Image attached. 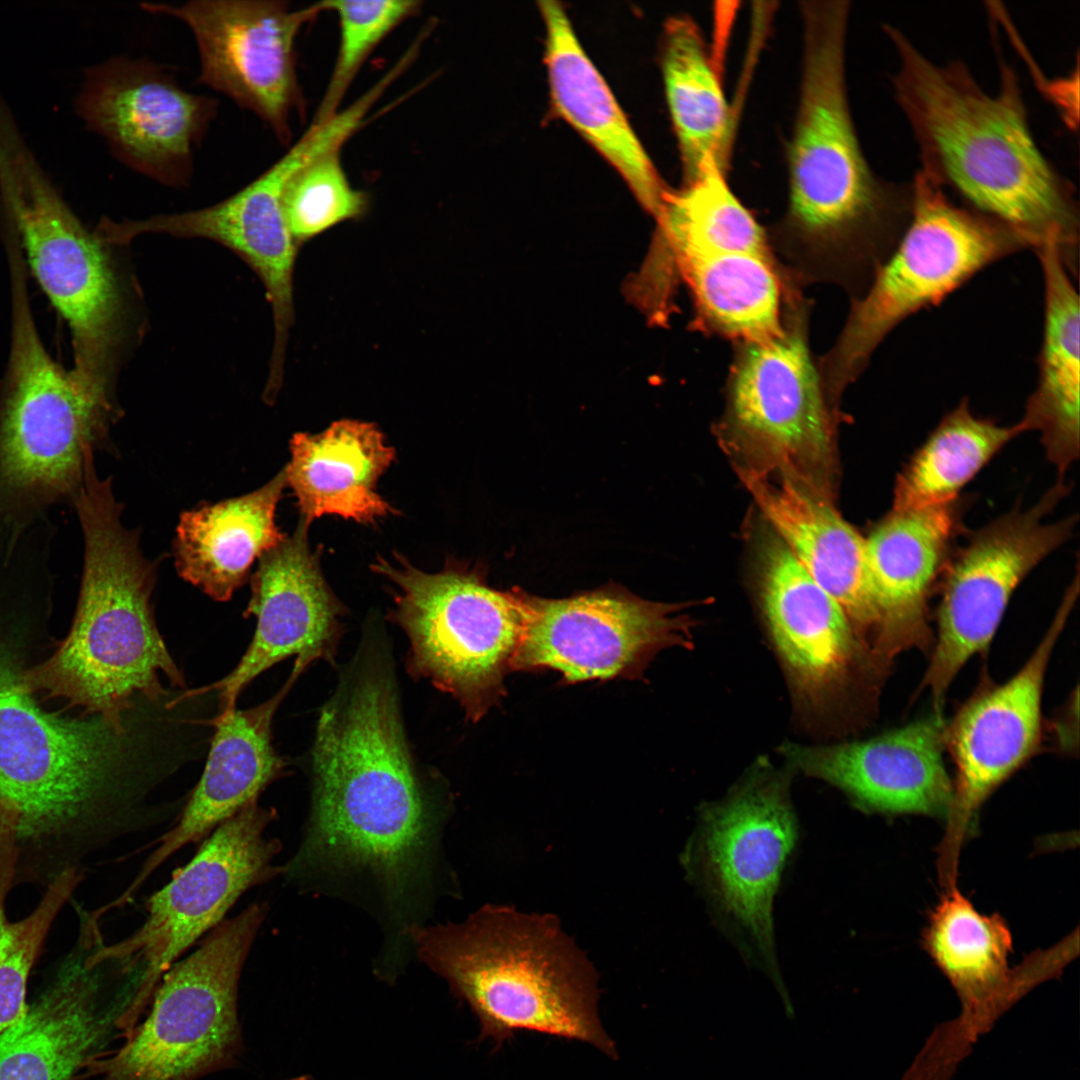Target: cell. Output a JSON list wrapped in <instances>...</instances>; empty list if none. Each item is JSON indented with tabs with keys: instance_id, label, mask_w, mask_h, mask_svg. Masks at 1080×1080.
I'll list each match as a JSON object with an SVG mask.
<instances>
[{
	"instance_id": "52a82bcc",
	"label": "cell",
	"mask_w": 1080,
	"mask_h": 1080,
	"mask_svg": "<svg viewBox=\"0 0 1080 1080\" xmlns=\"http://www.w3.org/2000/svg\"><path fill=\"white\" fill-rule=\"evenodd\" d=\"M12 333L0 387V541L58 506L73 509L91 453L111 451L119 416L111 392L60 367L46 351L27 295L25 266L9 259Z\"/></svg>"
},
{
	"instance_id": "83f0119b",
	"label": "cell",
	"mask_w": 1080,
	"mask_h": 1080,
	"mask_svg": "<svg viewBox=\"0 0 1080 1080\" xmlns=\"http://www.w3.org/2000/svg\"><path fill=\"white\" fill-rule=\"evenodd\" d=\"M925 944L962 1003L961 1015L929 1041L941 1061L955 1066L1013 1000L1007 965L1011 935L1000 916L979 913L953 890L931 915Z\"/></svg>"
},
{
	"instance_id": "d4e9b609",
	"label": "cell",
	"mask_w": 1080,
	"mask_h": 1080,
	"mask_svg": "<svg viewBox=\"0 0 1080 1080\" xmlns=\"http://www.w3.org/2000/svg\"><path fill=\"white\" fill-rule=\"evenodd\" d=\"M303 672L294 667L284 686L265 702L245 710L236 707L208 723L214 734L202 776L176 823L153 846L135 878L110 905L129 904L148 878L182 847L202 842L217 826L282 776L287 763L272 742L273 717Z\"/></svg>"
},
{
	"instance_id": "ac0fdd59",
	"label": "cell",
	"mask_w": 1080,
	"mask_h": 1080,
	"mask_svg": "<svg viewBox=\"0 0 1080 1080\" xmlns=\"http://www.w3.org/2000/svg\"><path fill=\"white\" fill-rule=\"evenodd\" d=\"M75 106L120 163L158 184L183 189L192 182L195 152L219 102L187 91L168 66L118 55L86 69Z\"/></svg>"
},
{
	"instance_id": "cb8c5ba5",
	"label": "cell",
	"mask_w": 1080,
	"mask_h": 1080,
	"mask_svg": "<svg viewBox=\"0 0 1080 1080\" xmlns=\"http://www.w3.org/2000/svg\"><path fill=\"white\" fill-rule=\"evenodd\" d=\"M946 725L935 712L868 740L792 744L782 752L806 775L838 787L865 810L945 814L954 795L943 759Z\"/></svg>"
},
{
	"instance_id": "e0dca14e",
	"label": "cell",
	"mask_w": 1080,
	"mask_h": 1080,
	"mask_svg": "<svg viewBox=\"0 0 1080 1080\" xmlns=\"http://www.w3.org/2000/svg\"><path fill=\"white\" fill-rule=\"evenodd\" d=\"M140 7L185 24L198 51V82L257 116L281 144L290 143L291 118L304 106L296 39L323 11L319 2L297 10L281 0L144 2Z\"/></svg>"
},
{
	"instance_id": "4316f807",
	"label": "cell",
	"mask_w": 1080,
	"mask_h": 1080,
	"mask_svg": "<svg viewBox=\"0 0 1080 1080\" xmlns=\"http://www.w3.org/2000/svg\"><path fill=\"white\" fill-rule=\"evenodd\" d=\"M957 524L955 502L892 508L865 538L866 567L878 616L875 654L886 668L899 653L931 643L928 598L947 565Z\"/></svg>"
},
{
	"instance_id": "4dcf8cb0",
	"label": "cell",
	"mask_w": 1080,
	"mask_h": 1080,
	"mask_svg": "<svg viewBox=\"0 0 1080 1080\" xmlns=\"http://www.w3.org/2000/svg\"><path fill=\"white\" fill-rule=\"evenodd\" d=\"M1044 280V325L1038 382L1027 399L1023 432L1040 434L1048 461L1063 479L1079 456L1080 302L1058 245L1034 249Z\"/></svg>"
},
{
	"instance_id": "f1b7e54d",
	"label": "cell",
	"mask_w": 1080,
	"mask_h": 1080,
	"mask_svg": "<svg viewBox=\"0 0 1080 1080\" xmlns=\"http://www.w3.org/2000/svg\"><path fill=\"white\" fill-rule=\"evenodd\" d=\"M546 30L545 64L554 110L623 177L656 216L668 188L601 73L583 50L563 6L540 1Z\"/></svg>"
},
{
	"instance_id": "9c48e42d",
	"label": "cell",
	"mask_w": 1080,
	"mask_h": 1080,
	"mask_svg": "<svg viewBox=\"0 0 1080 1080\" xmlns=\"http://www.w3.org/2000/svg\"><path fill=\"white\" fill-rule=\"evenodd\" d=\"M268 906L253 902L175 962L142 1022L85 1068L90 1080H197L234 1067L243 1050L238 989Z\"/></svg>"
},
{
	"instance_id": "836d02e7",
	"label": "cell",
	"mask_w": 1080,
	"mask_h": 1080,
	"mask_svg": "<svg viewBox=\"0 0 1080 1080\" xmlns=\"http://www.w3.org/2000/svg\"><path fill=\"white\" fill-rule=\"evenodd\" d=\"M704 329L738 343L780 335L795 284L773 251L708 250L675 259Z\"/></svg>"
},
{
	"instance_id": "5b68a950",
	"label": "cell",
	"mask_w": 1080,
	"mask_h": 1080,
	"mask_svg": "<svg viewBox=\"0 0 1080 1080\" xmlns=\"http://www.w3.org/2000/svg\"><path fill=\"white\" fill-rule=\"evenodd\" d=\"M122 508L112 478H100L90 459L73 506L84 541L73 624L58 648L27 673L36 692L115 724L143 701L168 699L160 674L174 688L186 686L156 626L155 566L142 554L136 531L124 527Z\"/></svg>"
},
{
	"instance_id": "5bb4252c",
	"label": "cell",
	"mask_w": 1080,
	"mask_h": 1080,
	"mask_svg": "<svg viewBox=\"0 0 1080 1080\" xmlns=\"http://www.w3.org/2000/svg\"><path fill=\"white\" fill-rule=\"evenodd\" d=\"M277 814L254 800L217 826L192 859L146 900V918L119 942L101 952L141 969L143 983L133 1017L138 1023L165 972L197 941L225 920L250 889L265 884L284 867L275 863L280 841L266 832Z\"/></svg>"
},
{
	"instance_id": "d6a6232c",
	"label": "cell",
	"mask_w": 1080,
	"mask_h": 1080,
	"mask_svg": "<svg viewBox=\"0 0 1080 1080\" xmlns=\"http://www.w3.org/2000/svg\"><path fill=\"white\" fill-rule=\"evenodd\" d=\"M660 64L683 185L714 172L726 174L733 116L713 57L690 17L673 16L666 21Z\"/></svg>"
},
{
	"instance_id": "d590c367",
	"label": "cell",
	"mask_w": 1080,
	"mask_h": 1080,
	"mask_svg": "<svg viewBox=\"0 0 1080 1080\" xmlns=\"http://www.w3.org/2000/svg\"><path fill=\"white\" fill-rule=\"evenodd\" d=\"M368 197L354 189L342 168L340 149L310 160L288 179L282 211L290 235L298 245L343 221L362 216Z\"/></svg>"
},
{
	"instance_id": "ffe728a7",
	"label": "cell",
	"mask_w": 1080,
	"mask_h": 1080,
	"mask_svg": "<svg viewBox=\"0 0 1080 1080\" xmlns=\"http://www.w3.org/2000/svg\"><path fill=\"white\" fill-rule=\"evenodd\" d=\"M26 1015L0 1034V1080H71L124 1039L138 989L117 963L76 942Z\"/></svg>"
},
{
	"instance_id": "6da1fadb",
	"label": "cell",
	"mask_w": 1080,
	"mask_h": 1080,
	"mask_svg": "<svg viewBox=\"0 0 1080 1080\" xmlns=\"http://www.w3.org/2000/svg\"><path fill=\"white\" fill-rule=\"evenodd\" d=\"M54 590L33 572L0 567V811L14 819V888L45 889L114 841L171 818L169 803L150 796L173 766L153 759L137 710L115 724L37 701L27 673Z\"/></svg>"
},
{
	"instance_id": "7a4b0ae2",
	"label": "cell",
	"mask_w": 1080,
	"mask_h": 1080,
	"mask_svg": "<svg viewBox=\"0 0 1080 1080\" xmlns=\"http://www.w3.org/2000/svg\"><path fill=\"white\" fill-rule=\"evenodd\" d=\"M799 9L802 70L787 149L788 204L768 239L797 285L830 282L855 299L907 228L912 186L880 178L860 145L846 82L849 2L801 1Z\"/></svg>"
},
{
	"instance_id": "9a60e30c",
	"label": "cell",
	"mask_w": 1080,
	"mask_h": 1080,
	"mask_svg": "<svg viewBox=\"0 0 1080 1080\" xmlns=\"http://www.w3.org/2000/svg\"><path fill=\"white\" fill-rule=\"evenodd\" d=\"M1068 491L1058 479L1033 506L1015 507L970 534L946 565L937 640L921 685L937 713L962 667L989 646L1017 586L1071 538L1077 516L1045 521Z\"/></svg>"
},
{
	"instance_id": "8fae6325",
	"label": "cell",
	"mask_w": 1080,
	"mask_h": 1080,
	"mask_svg": "<svg viewBox=\"0 0 1080 1080\" xmlns=\"http://www.w3.org/2000/svg\"><path fill=\"white\" fill-rule=\"evenodd\" d=\"M0 198L24 261L72 336V371L111 392L122 300L106 246L68 207L12 128L0 131Z\"/></svg>"
},
{
	"instance_id": "3957f363",
	"label": "cell",
	"mask_w": 1080,
	"mask_h": 1080,
	"mask_svg": "<svg viewBox=\"0 0 1080 1080\" xmlns=\"http://www.w3.org/2000/svg\"><path fill=\"white\" fill-rule=\"evenodd\" d=\"M370 639L321 708L311 753L312 806L302 843L283 874L368 869L393 888L424 850L428 808L406 737L394 666Z\"/></svg>"
},
{
	"instance_id": "8992f818",
	"label": "cell",
	"mask_w": 1080,
	"mask_h": 1080,
	"mask_svg": "<svg viewBox=\"0 0 1080 1080\" xmlns=\"http://www.w3.org/2000/svg\"><path fill=\"white\" fill-rule=\"evenodd\" d=\"M421 960L500 1046L518 1031L580 1041L617 1057L597 1014L596 974L551 915L488 905L463 923L412 931Z\"/></svg>"
},
{
	"instance_id": "603a6c76",
	"label": "cell",
	"mask_w": 1080,
	"mask_h": 1080,
	"mask_svg": "<svg viewBox=\"0 0 1080 1080\" xmlns=\"http://www.w3.org/2000/svg\"><path fill=\"white\" fill-rule=\"evenodd\" d=\"M1078 587L1075 577L1047 632L1022 668L1004 683L980 690L946 725V748L957 771L950 812L958 823L969 820L987 796L1037 750L1046 669Z\"/></svg>"
},
{
	"instance_id": "8d00e7d4",
	"label": "cell",
	"mask_w": 1080,
	"mask_h": 1080,
	"mask_svg": "<svg viewBox=\"0 0 1080 1080\" xmlns=\"http://www.w3.org/2000/svg\"><path fill=\"white\" fill-rule=\"evenodd\" d=\"M322 10L337 14L340 43L336 62L313 124H321L338 113L339 105L359 72L380 42L420 9L414 0L319 2Z\"/></svg>"
},
{
	"instance_id": "30bf717a",
	"label": "cell",
	"mask_w": 1080,
	"mask_h": 1080,
	"mask_svg": "<svg viewBox=\"0 0 1080 1080\" xmlns=\"http://www.w3.org/2000/svg\"><path fill=\"white\" fill-rule=\"evenodd\" d=\"M372 569L396 587L388 618L407 636V671L429 680L477 722L505 696L524 626L521 591L491 588L473 571L436 573L395 555Z\"/></svg>"
},
{
	"instance_id": "2e32d148",
	"label": "cell",
	"mask_w": 1080,
	"mask_h": 1080,
	"mask_svg": "<svg viewBox=\"0 0 1080 1080\" xmlns=\"http://www.w3.org/2000/svg\"><path fill=\"white\" fill-rule=\"evenodd\" d=\"M524 626L513 671L551 669L566 684L639 679L666 648L692 647L684 606L642 599L617 586L568 598L521 591Z\"/></svg>"
},
{
	"instance_id": "484cf974",
	"label": "cell",
	"mask_w": 1080,
	"mask_h": 1080,
	"mask_svg": "<svg viewBox=\"0 0 1080 1080\" xmlns=\"http://www.w3.org/2000/svg\"><path fill=\"white\" fill-rule=\"evenodd\" d=\"M736 469L776 535L839 603L859 639L875 655L878 616L865 538L836 510L831 496L811 485L784 473Z\"/></svg>"
},
{
	"instance_id": "e575fe53",
	"label": "cell",
	"mask_w": 1080,
	"mask_h": 1080,
	"mask_svg": "<svg viewBox=\"0 0 1080 1080\" xmlns=\"http://www.w3.org/2000/svg\"><path fill=\"white\" fill-rule=\"evenodd\" d=\"M1018 422L1001 426L975 415L963 399L947 413L898 474L893 509L955 502L959 492L1012 439Z\"/></svg>"
},
{
	"instance_id": "7c38bea8",
	"label": "cell",
	"mask_w": 1080,
	"mask_h": 1080,
	"mask_svg": "<svg viewBox=\"0 0 1080 1080\" xmlns=\"http://www.w3.org/2000/svg\"><path fill=\"white\" fill-rule=\"evenodd\" d=\"M798 825L784 776L758 767L701 809L683 854L686 872L746 960L790 1001L777 965L773 904Z\"/></svg>"
},
{
	"instance_id": "4fadbf2b",
	"label": "cell",
	"mask_w": 1080,
	"mask_h": 1080,
	"mask_svg": "<svg viewBox=\"0 0 1080 1080\" xmlns=\"http://www.w3.org/2000/svg\"><path fill=\"white\" fill-rule=\"evenodd\" d=\"M808 304H785L780 335L738 343L723 426L744 467L784 473L832 497L834 412L809 344Z\"/></svg>"
},
{
	"instance_id": "1f68e13d",
	"label": "cell",
	"mask_w": 1080,
	"mask_h": 1080,
	"mask_svg": "<svg viewBox=\"0 0 1080 1080\" xmlns=\"http://www.w3.org/2000/svg\"><path fill=\"white\" fill-rule=\"evenodd\" d=\"M284 468L253 492L181 514L174 541L178 574L215 601H228L252 563L286 535L275 522Z\"/></svg>"
},
{
	"instance_id": "74e56055",
	"label": "cell",
	"mask_w": 1080,
	"mask_h": 1080,
	"mask_svg": "<svg viewBox=\"0 0 1080 1080\" xmlns=\"http://www.w3.org/2000/svg\"><path fill=\"white\" fill-rule=\"evenodd\" d=\"M285 1080H315V1079L313 1077H311V1076H308V1075H300V1076L292 1077V1078L285 1079Z\"/></svg>"
},
{
	"instance_id": "277c9868",
	"label": "cell",
	"mask_w": 1080,
	"mask_h": 1080,
	"mask_svg": "<svg viewBox=\"0 0 1080 1080\" xmlns=\"http://www.w3.org/2000/svg\"><path fill=\"white\" fill-rule=\"evenodd\" d=\"M884 29L897 53L893 89L919 149V171L1033 250L1054 241L1076 276L1078 202L1035 141L1014 69L998 54L991 95L961 61L937 64L898 28Z\"/></svg>"
},
{
	"instance_id": "f546056e",
	"label": "cell",
	"mask_w": 1080,
	"mask_h": 1080,
	"mask_svg": "<svg viewBox=\"0 0 1080 1080\" xmlns=\"http://www.w3.org/2000/svg\"><path fill=\"white\" fill-rule=\"evenodd\" d=\"M290 453L287 485L308 527L326 514L369 524L396 513L376 491L395 451L375 424L342 419L317 434L295 433Z\"/></svg>"
},
{
	"instance_id": "d6986e66",
	"label": "cell",
	"mask_w": 1080,
	"mask_h": 1080,
	"mask_svg": "<svg viewBox=\"0 0 1080 1080\" xmlns=\"http://www.w3.org/2000/svg\"><path fill=\"white\" fill-rule=\"evenodd\" d=\"M334 147L329 130L309 127L272 166L220 202L137 220L103 217L96 233L105 245H124L140 235L157 233L206 238L234 251L266 289L275 331L270 374L280 376L294 314L292 275L297 251L283 216V189L296 170Z\"/></svg>"
},
{
	"instance_id": "ba28073f",
	"label": "cell",
	"mask_w": 1080,
	"mask_h": 1080,
	"mask_svg": "<svg viewBox=\"0 0 1080 1080\" xmlns=\"http://www.w3.org/2000/svg\"><path fill=\"white\" fill-rule=\"evenodd\" d=\"M907 228L864 293L852 299L832 348L817 360L830 404L864 371L884 338L918 310L934 306L992 263L1030 248L1000 222L950 199L919 170Z\"/></svg>"
},
{
	"instance_id": "7402d4cb",
	"label": "cell",
	"mask_w": 1080,
	"mask_h": 1080,
	"mask_svg": "<svg viewBox=\"0 0 1080 1080\" xmlns=\"http://www.w3.org/2000/svg\"><path fill=\"white\" fill-rule=\"evenodd\" d=\"M759 592L767 625L800 700L817 712L849 698L884 667L862 643L839 603L776 535L763 545Z\"/></svg>"
},
{
	"instance_id": "44dd1931",
	"label": "cell",
	"mask_w": 1080,
	"mask_h": 1080,
	"mask_svg": "<svg viewBox=\"0 0 1080 1080\" xmlns=\"http://www.w3.org/2000/svg\"><path fill=\"white\" fill-rule=\"evenodd\" d=\"M307 531L299 520L291 536L259 558L245 611L256 618L250 645L227 676L187 696L217 690L220 713H225L235 708L248 684L288 657L295 656L294 666L303 671L317 660L335 665L345 607L328 586Z\"/></svg>"
}]
</instances>
